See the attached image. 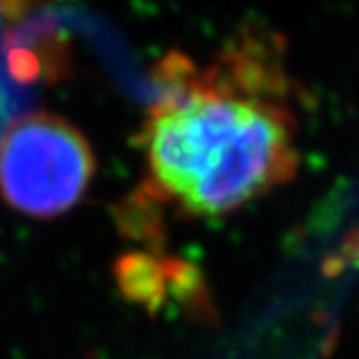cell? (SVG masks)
Returning <instances> with one entry per match:
<instances>
[{
    "mask_svg": "<svg viewBox=\"0 0 359 359\" xmlns=\"http://www.w3.org/2000/svg\"><path fill=\"white\" fill-rule=\"evenodd\" d=\"M7 69H9V76L22 84L35 82L43 74L39 56L26 48H11L7 56Z\"/></svg>",
    "mask_w": 359,
    "mask_h": 359,
    "instance_id": "obj_3",
    "label": "cell"
},
{
    "mask_svg": "<svg viewBox=\"0 0 359 359\" xmlns=\"http://www.w3.org/2000/svg\"><path fill=\"white\" fill-rule=\"evenodd\" d=\"M93 175L88 140L62 116H20L0 140V196L28 217L67 213L84 198Z\"/></svg>",
    "mask_w": 359,
    "mask_h": 359,
    "instance_id": "obj_2",
    "label": "cell"
},
{
    "mask_svg": "<svg viewBox=\"0 0 359 359\" xmlns=\"http://www.w3.org/2000/svg\"><path fill=\"white\" fill-rule=\"evenodd\" d=\"M157 82L140 129L155 198L217 217L295 177L297 114L276 46L245 32L205 67L172 52Z\"/></svg>",
    "mask_w": 359,
    "mask_h": 359,
    "instance_id": "obj_1",
    "label": "cell"
},
{
    "mask_svg": "<svg viewBox=\"0 0 359 359\" xmlns=\"http://www.w3.org/2000/svg\"><path fill=\"white\" fill-rule=\"evenodd\" d=\"M37 3L39 0H0V15L7 20H20Z\"/></svg>",
    "mask_w": 359,
    "mask_h": 359,
    "instance_id": "obj_4",
    "label": "cell"
}]
</instances>
